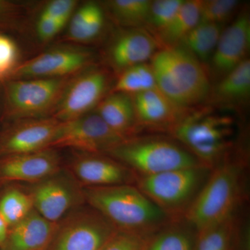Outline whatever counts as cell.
I'll list each match as a JSON object with an SVG mask.
<instances>
[{
    "label": "cell",
    "instance_id": "35",
    "mask_svg": "<svg viewBox=\"0 0 250 250\" xmlns=\"http://www.w3.org/2000/svg\"><path fill=\"white\" fill-rule=\"evenodd\" d=\"M65 24V23L49 17L47 15L41 14L36 27L38 35L41 40H50L58 34Z\"/></svg>",
    "mask_w": 250,
    "mask_h": 250
},
{
    "label": "cell",
    "instance_id": "30",
    "mask_svg": "<svg viewBox=\"0 0 250 250\" xmlns=\"http://www.w3.org/2000/svg\"><path fill=\"white\" fill-rule=\"evenodd\" d=\"M184 0L152 1L144 27L154 38L168 26Z\"/></svg>",
    "mask_w": 250,
    "mask_h": 250
},
{
    "label": "cell",
    "instance_id": "32",
    "mask_svg": "<svg viewBox=\"0 0 250 250\" xmlns=\"http://www.w3.org/2000/svg\"><path fill=\"white\" fill-rule=\"evenodd\" d=\"M100 250H146V238L117 229Z\"/></svg>",
    "mask_w": 250,
    "mask_h": 250
},
{
    "label": "cell",
    "instance_id": "29",
    "mask_svg": "<svg viewBox=\"0 0 250 250\" xmlns=\"http://www.w3.org/2000/svg\"><path fill=\"white\" fill-rule=\"evenodd\" d=\"M34 209L29 194L20 189H8L0 197V215L9 229L22 221Z\"/></svg>",
    "mask_w": 250,
    "mask_h": 250
},
{
    "label": "cell",
    "instance_id": "16",
    "mask_svg": "<svg viewBox=\"0 0 250 250\" xmlns=\"http://www.w3.org/2000/svg\"><path fill=\"white\" fill-rule=\"evenodd\" d=\"M160 49L159 43L145 28H129L115 38L108 50V59L118 73L147 62Z\"/></svg>",
    "mask_w": 250,
    "mask_h": 250
},
{
    "label": "cell",
    "instance_id": "4",
    "mask_svg": "<svg viewBox=\"0 0 250 250\" xmlns=\"http://www.w3.org/2000/svg\"><path fill=\"white\" fill-rule=\"evenodd\" d=\"M244 166L231 155L211 170L185 212L186 220L199 231L233 216L243 196Z\"/></svg>",
    "mask_w": 250,
    "mask_h": 250
},
{
    "label": "cell",
    "instance_id": "21",
    "mask_svg": "<svg viewBox=\"0 0 250 250\" xmlns=\"http://www.w3.org/2000/svg\"><path fill=\"white\" fill-rule=\"evenodd\" d=\"M96 108L95 112L105 123L125 139H131L140 129L131 95L110 93Z\"/></svg>",
    "mask_w": 250,
    "mask_h": 250
},
{
    "label": "cell",
    "instance_id": "22",
    "mask_svg": "<svg viewBox=\"0 0 250 250\" xmlns=\"http://www.w3.org/2000/svg\"><path fill=\"white\" fill-rule=\"evenodd\" d=\"M202 0H184L170 24L156 36L161 48L177 47L200 21Z\"/></svg>",
    "mask_w": 250,
    "mask_h": 250
},
{
    "label": "cell",
    "instance_id": "24",
    "mask_svg": "<svg viewBox=\"0 0 250 250\" xmlns=\"http://www.w3.org/2000/svg\"><path fill=\"white\" fill-rule=\"evenodd\" d=\"M104 22L103 8L98 3H85L77 10L70 21L69 38L81 42L93 40L101 34Z\"/></svg>",
    "mask_w": 250,
    "mask_h": 250
},
{
    "label": "cell",
    "instance_id": "8",
    "mask_svg": "<svg viewBox=\"0 0 250 250\" xmlns=\"http://www.w3.org/2000/svg\"><path fill=\"white\" fill-rule=\"evenodd\" d=\"M68 215L56 225L52 250H100L117 230L93 208Z\"/></svg>",
    "mask_w": 250,
    "mask_h": 250
},
{
    "label": "cell",
    "instance_id": "7",
    "mask_svg": "<svg viewBox=\"0 0 250 250\" xmlns=\"http://www.w3.org/2000/svg\"><path fill=\"white\" fill-rule=\"evenodd\" d=\"M68 83L66 77L7 80L4 84V113L16 122L46 118Z\"/></svg>",
    "mask_w": 250,
    "mask_h": 250
},
{
    "label": "cell",
    "instance_id": "19",
    "mask_svg": "<svg viewBox=\"0 0 250 250\" xmlns=\"http://www.w3.org/2000/svg\"><path fill=\"white\" fill-rule=\"evenodd\" d=\"M250 98V60L244 62L215 82L205 105L238 111L248 105Z\"/></svg>",
    "mask_w": 250,
    "mask_h": 250
},
{
    "label": "cell",
    "instance_id": "31",
    "mask_svg": "<svg viewBox=\"0 0 250 250\" xmlns=\"http://www.w3.org/2000/svg\"><path fill=\"white\" fill-rule=\"evenodd\" d=\"M240 4L237 0H202L200 22L224 25L233 18Z\"/></svg>",
    "mask_w": 250,
    "mask_h": 250
},
{
    "label": "cell",
    "instance_id": "3",
    "mask_svg": "<svg viewBox=\"0 0 250 250\" xmlns=\"http://www.w3.org/2000/svg\"><path fill=\"white\" fill-rule=\"evenodd\" d=\"M158 89L181 107L192 108L205 104L211 88L206 65L185 49H159L149 61Z\"/></svg>",
    "mask_w": 250,
    "mask_h": 250
},
{
    "label": "cell",
    "instance_id": "28",
    "mask_svg": "<svg viewBox=\"0 0 250 250\" xmlns=\"http://www.w3.org/2000/svg\"><path fill=\"white\" fill-rule=\"evenodd\" d=\"M234 216L197 231L195 250H231L236 232Z\"/></svg>",
    "mask_w": 250,
    "mask_h": 250
},
{
    "label": "cell",
    "instance_id": "13",
    "mask_svg": "<svg viewBox=\"0 0 250 250\" xmlns=\"http://www.w3.org/2000/svg\"><path fill=\"white\" fill-rule=\"evenodd\" d=\"M60 124L51 117L16 122L0 134V159L49 149Z\"/></svg>",
    "mask_w": 250,
    "mask_h": 250
},
{
    "label": "cell",
    "instance_id": "12",
    "mask_svg": "<svg viewBox=\"0 0 250 250\" xmlns=\"http://www.w3.org/2000/svg\"><path fill=\"white\" fill-rule=\"evenodd\" d=\"M250 49V18L247 11L240 13L223 29L208 70L210 79L217 82L248 58Z\"/></svg>",
    "mask_w": 250,
    "mask_h": 250
},
{
    "label": "cell",
    "instance_id": "27",
    "mask_svg": "<svg viewBox=\"0 0 250 250\" xmlns=\"http://www.w3.org/2000/svg\"><path fill=\"white\" fill-rule=\"evenodd\" d=\"M151 3L149 0H112L106 4L113 20L129 29L144 27Z\"/></svg>",
    "mask_w": 250,
    "mask_h": 250
},
{
    "label": "cell",
    "instance_id": "26",
    "mask_svg": "<svg viewBox=\"0 0 250 250\" xmlns=\"http://www.w3.org/2000/svg\"><path fill=\"white\" fill-rule=\"evenodd\" d=\"M157 88L154 72L149 62L139 64L119 73L111 93L136 95Z\"/></svg>",
    "mask_w": 250,
    "mask_h": 250
},
{
    "label": "cell",
    "instance_id": "6",
    "mask_svg": "<svg viewBox=\"0 0 250 250\" xmlns=\"http://www.w3.org/2000/svg\"><path fill=\"white\" fill-rule=\"evenodd\" d=\"M211 172L205 166L187 167L149 176H137L139 188L158 207L175 219L187 211Z\"/></svg>",
    "mask_w": 250,
    "mask_h": 250
},
{
    "label": "cell",
    "instance_id": "15",
    "mask_svg": "<svg viewBox=\"0 0 250 250\" xmlns=\"http://www.w3.org/2000/svg\"><path fill=\"white\" fill-rule=\"evenodd\" d=\"M60 159L54 149L0 159V182L34 184L59 170Z\"/></svg>",
    "mask_w": 250,
    "mask_h": 250
},
{
    "label": "cell",
    "instance_id": "14",
    "mask_svg": "<svg viewBox=\"0 0 250 250\" xmlns=\"http://www.w3.org/2000/svg\"><path fill=\"white\" fill-rule=\"evenodd\" d=\"M91 60L86 51L54 49L17 65L7 80L62 78L84 68Z\"/></svg>",
    "mask_w": 250,
    "mask_h": 250
},
{
    "label": "cell",
    "instance_id": "17",
    "mask_svg": "<svg viewBox=\"0 0 250 250\" xmlns=\"http://www.w3.org/2000/svg\"><path fill=\"white\" fill-rule=\"evenodd\" d=\"M72 171L81 183L88 187L132 184L137 177L116 159L94 154L79 157L72 164Z\"/></svg>",
    "mask_w": 250,
    "mask_h": 250
},
{
    "label": "cell",
    "instance_id": "37",
    "mask_svg": "<svg viewBox=\"0 0 250 250\" xmlns=\"http://www.w3.org/2000/svg\"><path fill=\"white\" fill-rule=\"evenodd\" d=\"M9 228L6 223H5L4 219L0 215V247L3 246L9 233Z\"/></svg>",
    "mask_w": 250,
    "mask_h": 250
},
{
    "label": "cell",
    "instance_id": "9",
    "mask_svg": "<svg viewBox=\"0 0 250 250\" xmlns=\"http://www.w3.org/2000/svg\"><path fill=\"white\" fill-rule=\"evenodd\" d=\"M113 131L96 112L61 122L49 149L68 147L87 154H107L126 141Z\"/></svg>",
    "mask_w": 250,
    "mask_h": 250
},
{
    "label": "cell",
    "instance_id": "33",
    "mask_svg": "<svg viewBox=\"0 0 250 250\" xmlns=\"http://www.w3.org/2000/svg\"><path fill=\"white\" fill-rule=\"evenodd\" d=\"M18 50L14 41L0 34V81L6 80L17 67Z\"/></svg>",
    "mask_w": 250,
    "mask_h": 250
},
{
    "label": "cell",
    "instance_id": "18",
    "mask_svg": "<svg viewBox=\"0 0 250 250\" xmlns=\"http://www.w3.org/2000/svg\"><path fill=\"white\" fill-rule=\"evenodd\" d=\"M131 97L140 129L147 127L169 131L190 109L176 104L158 88Z\"/></svg>",
    "mask_w": 250,
    "mask_h": 250
},
{
    "label": "cell",
    "instance_id": "20",
    "mask_svg": "<svg viewBox=\"0 0 250 250\" xmlns=\"http://www.w3.org/2000/svg\"><path fill=\"white\" fill-rule=\"evenodd\" d=\"M57 223L32 210L22 221L10 228L3 250H44L48 248Z\"/></svg>",
    "mask_w": 250,
    "mask_h": 250
},
{
    "label": "cell",
    "instance_id": "5",
    "mask_svg": "<svg viewBox=\"0 0 250 250\" xmlns=\"http://www.w3.org/2000/svg\"><path fill=\"white\" fill-rule=\"evenodd\" d=\"M107 154L137 176L205 166L182 144L162 138H131Z\"/></svg>",
    "mask_w": 250,
    "mask_h": 250
},
{
    "label": "cell",
    "instance_id": "1",
    "mask_svg": "<svg viewBox=\"0 0 250 250\" xmlns=\"http://www.w3.org/2000/svg\"><path fill=\"white\" fill-rule=\"evenodd\" d=\"M83 196L117 229L144 238L175 220L132 184L87 187Z\"/></svg>",
    "mask_w": 250,
    "mask_h": 250
},
{
    "label": "cell",
    "instance_id": "2",
    "mask_svg": "<svg viewBox=\"0 0 250 250\" xmlns=\"http://www.w3.org/2000/svg\"><path fill=\"white\" fill-rule=\"evenodd\" d=\"M236 131V123L232 116L215 111V108L208 105H201L190 108L168 131L212 170L231 155Z\"/></svg>",
    "mask_w": 250,
    "mask_h": 250
},
{
    "label": "cell",
    "instance_id": "25",
    "mask_svg": "<svg viewBox=\"0 0 250 250\" xmlns=\"http://www.w3.org/2000/svg\"><path fill=\"white\" fill-rule=\"evenodd\" d=\"M196 235L173 220L146 238V250H195Z\"/></svg>",
    "mask_w": 250,
    "mask_h": 250
},
{
    "label": "cell",
    "instance_id": "23",
    "mask_svg": "<svg viewBox=\"0 0 250 250\" xmlns=\"http://www.w3.org/2000/svg\"><path fill=\"white\" fill-rule=\"evenodd\" d=\"M223 29V24L199 22L177 46L206 65L213 55Z\"/></svg>",
    "mask_w": 250,
    "mask_h": 250
},
{
    "label": "cell",
    "instance_id": "11",
    "mask_svg": "<svg viewBox=\"0 0 250 250\" xmlns=\"http://www.w3.org/2000/svg\"><path fill=\"white\" fill-rule=\"evenodd\" d=\"M28 193L34 209L55 224L68 215L83 196V191L80 192L74 181L59 171L34 183Z\"/></svg>",
    "mask_w": 250,
    "mask_h": 250
},
{
    "label": "cell",
    "instance_id": "10",
    "mask_svg": "<svg viewBox=\"0 0 250 250\" xmlns=\"http://www.w3.org/2000/svg\"><path fill=\"white\" fill-rule=\"evenodd\" d=\"M109 83V75L103 68L83 72L67 83L51 118L66 122L90 113L106 96Z\"/></svg>",
    "mask_w": 250,
    "mask_h": 250
},
{
    "label": "cell",
    "instance_id": "36",
    "mask_svg": "<svg viewBox=\"0 0 250 250\" xmlns=\"http://www.w3.org/2000/svg\"><path fill=\"white\" fill-rule=\"evenodd\" d=\"M16 9V5L14 3L0 0V27L8 25Z\"/></svg>",
    "mask_w": 250,
    "mask_h": 250
},
{
    "label": "cell",
    "instance_id": "34",
    "mask_svg": "<svg viewBox=\"0 0 250 250\" xmlns=\"http://www.w3.org/2000/svg\"><path fill=\"white\" fill-rule=\"evenodd\" d=\"M77 5L75 0H54L47 4L42 14L65 24Z\"/></svg>",
    "mask_w": 250,
    "mask_h": 250
}]
</instances>
